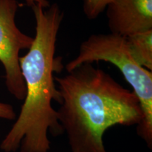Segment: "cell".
Instances as JSON below:
<instances>
[{"mask_svg":"<svg viewBox=\"0 0 152 152\" xmlns=\"http://www.w3.org/2000/svg\"><path fill=\"white\" fill-rule=\"evenodd\" d=\"M113 0H84L83 11L90 20L96 19Z\"/></svg>","mask_w":152,"mask_h":152,"instance_id":"52a82bcc","label":"cell"},{"mask_svg":"<svg viewBox=\"0 0 152 152\" xmlns=\"http://www.w3.org/2000/svg\"><path fill=\"white\" fill-rule=\"evenodd\" d=\"M131 56L140 66L152 71V30L125 37Z\"/></svg>","mask_w":152,"mask_h":152,"instance_id":"8992f818","label":"cell"},{"mask_svg":"<svg viewBox=\"0 0 152 152\" xmlns=\"http://www.w3.org/2000/svg\"><path fill=\"white\" fill-rule=\"evenodd\" d=\"M32 9L35 35L27 54L19 58L26 96L16 122L0 144L4 152H16L18 149L20 152H49L48 133L53 136L64 133L52 102H61L54 73L63 67L55 52L64 15L56 3L47 8L35 4Z\"/></svg>","mask_w":152,"mask_h":152,"instance_id":"6da1fadb","label":"cell"},{"mask_svg":"<svg viewBox=\"0 0 152 152\" xmlns=\"http://www.w3.org/2000/svg\"><path fill=\"white\" fill-rule=\"evenodd\" d=\"M61 96L57 111L72 152H107L106 131L115 125H137L142 118L132 91L91 64L55 77Z\"/></svg>","mask_w":152,"mask_h":152,"instance_id":"7a4b0ae2","label":"cell"},{"mask_svg":"<svg viewBox=\"0 0 152 152\" xmlns=\"http://www.w3.org/2000/svg\"><path fill=\"white\" fill-rule=\"evenodd\" d=\"M16 118V112L11 104L0 102V118L12 121Z\"/></svg>","mask_w":152,"mask_h":152,"instance_id":"ba28073f","label":"cell"},{"mask_svg":"<svg viewBox=\"0 0 152 152\" xmlns=\"http://www.w3.org/2000/svg\"><path fill=\"white\" fill-rule=\"evenodd\" d=\"M105 61L113 64L133 89L140 102L142 113L137 133L152 148V72L133 59L126 39L123 36L96 34L90 36L80 47L78 55L66 66L68 73L85 64Z\"/></svg>","mask_w":152,"mask_h":152,"instance_id":"3957f363","label":"cell"},{"mask_svg":"<svg viewBox=\"0 0 152 152\" xmlns=\"http://www.w3.org/2000/svg\"><path fill=\"white\" fill-rule=\"evenodd\" d=\"M111 33L123 37L152 30V0H113L106 7Z\"/></svg>","mask_w":152,"mask_h":152,"instance_id":"5b68a950","label":"cell"},{"mask_svg":"<svg viewBox=\"0 0 152 152\" xmlns=\"http://www.w3.org/2000/svg\"><path fill=\"white\" fill-rule=\"evenodd\" d=\"M26 4L31 7L35 5V4H41L45 8H47V7H49L50 6L47 0H26Z\"/></svg>","mask_w":152,"mask_h":152,"instance_id":"9c48e42d","label":"cell"},{"mask_svg":"<svg viewBox=\"0 0 152 152\" xmlns=\"http://www.w3.org/2000/svg\"><path fill=\"white\" fill-rule=\"evenodd\" d=\"M16 0H0V62L5 70L7 90L18 100H24L26 85L19 64V54L29 49L34 37L20 31L16 23Z\"/></svg>","mask_w":152,"mask_h":152,"instance_id":"277c9868","label":"cell"}]
</instances>
